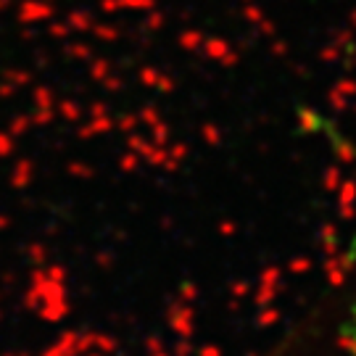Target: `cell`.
<instances>
[{
    "mask_svg": "<svg viewBox=\"0 0 356 356\" xmlns=\"http://www.w3.org/2000/svg\"><path fill=\"white\" fill-rule=\"evenodd\" d=\"M0 148H3V151H8V138H3V135H0Z\"/></svg>",
    "mask_w": 356,
    "mask_h": 356,
    "instance_id": "6da1fadb",
    "label": "cell"
}]
</instances>
